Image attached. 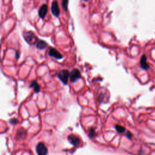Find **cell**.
Returning <instances> with one entry per match:
<instances>
[{"label":"cell","mask_w":155,"mask_h":155,"mask_svg":"<svg viewBox=\"0 0 155 155\" xmlns=\"http://www.w3.org/2000/svg\"><path fill=\"white\" fill-rule=\"evenodd\" d=\"M68 0H62V3H61L62 6L64 11L66 12L68 10Z\"/></svg>","instance_id":"12"},{"label":"cell","mask_w":155,"mask_h":155,"mask_svg":"<svg viewBox=\"0 0 155 155\" xmlns=\"http://www.w3.org/2000/svg\"><path fill=\"white\" fill-rule=\"evenodd\" d=\"M81 78V75L80 71L77 69V68H75L71 72H70V81L72 82H75L78 80H80Z\"/></svg>","instance_id":"3"},{"label":"cell","mask_w":155,"mask_h":155,"mask_svg":"<svg viewBox=\"0 0 155 155\" xmlns=\"http://www.w3.org/2000/svg\"><path fill=\"white\" fill-rule=\"evenodd\" d=\"M23 37L25 41L30 46H33L37 44L38 40V38L35 35V34L31 31L24 32L23 33Z\"/></svg>","instance_id":"1"},{"label":"cell","mask_w":155,"mask_h":155,"mask_svg":"<svg viewBox=\"0 0 155 155\" xmlns=\"http://www.w3.org/2000/svg\"><path fill=\"white\" fill-rule=\"evenodd\" d=\"M140 64L142 68L145 70H147L148 68H149V64L147 62V58H146L145 55H142L141 58V61H140Z\"/></svg>","instance_id":"9"},{"label":"cell","mask_w":155,"mask_h":155,"mask_svg":"<svg viewBox=\"0 0 155 155\" xmlns=\"http://www.w3.org/2000/svg\"><path fill=\"white\" fill-rule=\"evenodd\" d=\"M36 150L38 155H47L48 152L46 146L42 142L38 144Z\"/></svg>","instance_id":"4"},{"label":"cell","mask_w":155,"mask_h":155,"mask_svg":"<svg viewBox=\"0 0 155 155\" xmlns=\"http://www.w3.org/2000/svg\"><path fill=\"white\" fill-rule=\"evenodd\" d=\"M36 47L39 50H43L47 47V44L42 39H38L36 44Z\"/></svg>","instance_id":"10"},{"label":"cell","mask_w":155,"mask_h":155,"mask_svg":"<svg viewBox=\"0 0 155 155\" xmlns=\"http://www.w3.org/2000/svg\"><path fill=\"white\" fill-rule=\"evenodd\" d=\"M115 128L116 129V130L118 131V132H119L120 133H123L125 132V128L122 127V126H120V125H116Z\"/></svg>","instance_id":"13"},{"label":"cell","mask_w":155,"mask_h":155,"mask_svg":"<svg viewBox=\"0 0 155 155\" xmlns=\"http://www.w3.org/2000/svg\"><path fill=\"white\" fill-rule=\"evenodd\" d=\"M70 76V73L67 70H63L58 73V77L64 85H67L68 80Z\"/></svg>","instance_id":"2"},{"label":"cell","mask_w":155,"mask_h":155,"mask_svg":"<svg viewBox=\"0 0 155 155\" xmlns=\"http://www.w3.org/2000/svg\"><path fill=\"white\" fill-rule=\"evenodd\" d=\"M51 11L53 15L55 17H58L60 15V10L59 8L58 3L56 1H54L51 3Z\"/></svg>","instance_id":"6"},{"label":"cell","mask_w":155,"mask_h":155,"mask_svg":"<svg viewBox=\"0 0 155 155\" xmlns=\"http://www.w3.org/2000/svg\"><path fill=\"white\" fill-rule=\"evenodd\" d=\"M83 1H85V2H87V1H89V0H83Z\"/></svg>","instance_id":"14"},{"label":"cell","mask_w":155,"mask_h":155,"mask_svg":"<svg viewBox=\"0 0 155 155\" xmlns=\"http://www.w3.org/2000/svg\"><path fill=\"white\" fill-rule=\"evenodd\" d=\"M48 54L50 56L54 57L56 59H61L63 58V56L56 49L54 48H50Z\"/></svg>","instance_id":"5"},{"label":"cell","mask_w":155,"mask_h":155,"mask_svg":"<svg viewBox=\"0 0 155 155\" xmlns=\"http://www.w3.org/2000/svg\"><path fill=\"white\" fill-rule=\"evenodd\" d=\"M68 140L73 145L78 147L81 144V140L78 137H77L75 135H70L68 136Z\"/></svg>","instance_id":"7"},{"label":"cell","mask_w":155,"mask_h":155,"mask_svg":"<svg viewBox=\"0 0 155 155\" xmlns=\"http://www.w3.org/2000/svg\"><path fill=\"white\" fill-rule=\"evenodd\" d=\"M48 11V6L47 4H42L38 11V15L41 19H44Z\"/></svg>","instance_id":"8"},{"label":"cell","mask_w":155,"mask_h":155,"mask_svg":"<svg viewBox=\"0 0 155 155\" xmlns=\"http://www.w3.org/2000/svg\"><path fill=\"white\" fill-rule=\"evenodd\" d=\"M30 87L31 88H33L34 89V91H35L36 93H39L41 90V86L37 81H32L30 84Z\"/></svg>","instance_id":"11"}]
</instances>
